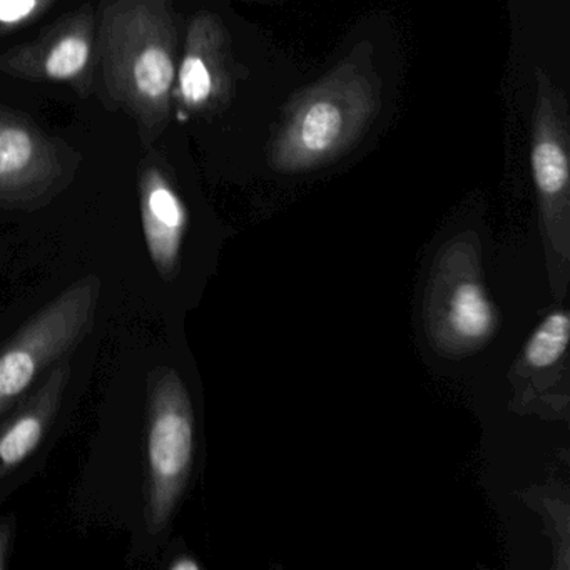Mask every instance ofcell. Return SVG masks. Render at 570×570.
Listing matches in <instances>:
<instances>
[{
	"label": "cell",
	"instance_id": "4",
	"mask_svg": "<svg viewBox=\"0 0 570 570\" xmlns=\"http://www.w3.org/2000/svg\"><path fill=\"white\" fill-rule=\"evenodd\" d=\"M146 525L158 533L168 525L191 475L195 413L176 370L158 368L149 380Z\"/></svg>",
	"mask_w": 570,
	"mask_h": 570
},
{
	"label": "cell",
	"instance_id": "8",
	"mask_svg": "<svg viewBox=\"0 0 570 570\" xmlns=\"http://www.w3.org/2000/svg\"><path fill=\"white\" fill-rule=\"evenodd\" d=\"M71 365L61 360L38 390L0 425V480L21 466L41 445L61 409Z\"/></svg>",
	"mask_w": 570,
	"mask_h": 570
},
{
	"label": "cell",
	"instance_id": "2",
	"mask_svg": "<svg viewBox=\"0 0 570 570\" xmlns=\"http://www.w3.org/2000/svg\"><path fill=\"white\" fill-rule=\"evenodd\" d=\"M362 48L293 99L269 146L273 169L302 173L328 165L368 128L380 108V81Z\"/></svg>",
	"mask_w": 570,
	"mask_h": 570
},
{
	"label": "cell",
	"instance_id": "10",
	"mask_svg": "<svg viewBox=\"0 0 570 570\" xmlns=\"http://www.w3.org/2000/svg\"><path fill=\"white\" fill-rule=\"evenodd\" d=\"M449 325L466 342H482L495 328V312L482 285L465 282L456 286L449 305Z\"/></svg>",
	"mask_w": 570,
	"mask_h": 570
},
{
	"label": "cell",
	"instance_id": "1",
	"mask_svg": "<svg viewBox=\"0 0 570 570\" xmlns=\"http://www.w3.org/2000/svg\"><path fill=\"white\" fill-rule=\"evenodd\" d=\"M99 56L109 98L136 119L151 145L171 115L176 31L169 0H111L99 26Z\"/></svg>",
	"mask_w": 570,
	"mask_h": 570
},
{
	"label": "cell",
	"instance_id": "7",
	"mask_svg": "<svg viewBox=\"0 0 570 570\" xmlns=\"http://www.w3.org/2000/svg\"><path fill=\"white\" fill-rule=\"evenodd\" d=\"M175 82L173 98L181 119L215 111L228 101L233 82L228 36L215 14L202 12L193 19Z\"/></svg>",
	"mask_w": 570,
	"mask_h": 570
},
{
	"label": "cell",
	"instance_id": "12",
	"mask_svg": "<svg viewBox=\"0 0 570 570\" xmlns=\"http://www.w3.org/2000/svg\"><path fill=\"white\" fill-rule=\"evenodd\" d=\"M56 0H0V36L28 26L45 14Z\"/></svg>",
	"mask_w": 570,
	"mask_h": 570
},
{
	"label": "cell",
	"instance_id": "14",
	"mask_svg": "<svg viewBox=\"0 0 570 570\" xmlns=\"http://www.w3.org/2000/svg\"><path fill=\"white\" fill-rule=\"evenodd\" d=\"M173 570H196L199 569V563L191 559L178 560V562L171 563Z\"/></svg>",
	"mask_w": 570,
	"mask_h": 570
},
{
	"label": "cell",
	"instance_id": "3",
	"mask_svg": "<svg viewBox=\"0 0 570 570\" xmlns=\"http://www.w3.org/2000/svg\"><path fill=\"white\" fill-rule=\"evenodd\" d=\"M99 295L98 276L78 279L0 346V419L46 370L81 345L95 325Z\"/></svg>",
	"mask_w": 570,
	"mask_h": 570
},
{
	"label": "cell",
	"instance_id": "9",
	"mask_svg": "<svg viewBox=\"0 0 570 570\" xmlns=\"http://www.w3.org/2000/svg\"><path fill=\"white\" fill-rule=\"evenodd\" d=\"M142 232L149 256L161 278L178 273L183 239L188 228V209L161 169L149 166L139 179Z\"/></svg>",
	"mask_w": 570,
	"mask_h": 570
},
{
	"label": "cell",
	"instance_id": "11",
	"mask_svg": "<svg viewBox=\"0 0 570 570\" xmlns=\"http://www.w3.org/2000/svg\"><path fill=\"white\" fill-rule=\"evenodd\" d=\"M570 322L567 313H552L539 326L525 348V358L533 368H547L559 362L569 345Z\"/></svg>",
	"mask_w": 570,
	"mask_h": 570
},
{
	"label": "cell",
	"instance_id": "5",
	"mask_svg": "<svg viewBox=\"0 0 570 570\" xmlns=\"http://www.w3.org/2000/svg\"><path fill=\"white\" fill-rule=\"evenodd\" d=\"M95 55V12L85 8L31 45L0 56V71L32 81L68 82L86 95L91 86Z\"/></svg>",
	"mask_w": 570,
	"mask_h": 570
},
{
	"label": "cell",
	"instance_id": "13",
	"mask_svg": "<svg viewBox=\"0 0 570 570\" xmlns=\"http://www.w3.org/2000/svg\"><path fill=\"white\" fill-rule=\"evenodd\" d=\"M9 542H11V527L4 523V525H0V569H4L6 567Z\"/></svg>",
	"mask_w": 570,
	"mask_h": 570
},
{
	"label": "cell",
	"instance_id": "6",
	"mask_svg": "<svg viewBox=\"0 0 570 570\" xmlns=\"http://www.w3.org/2000/svg\"><path fill=\"white\" fill-rule=\"evenodd\" d=\"M65 175L55 142L29 119L0 109V205L28 208Z\"/></svg>",
	"mask_w": 570,
	"mask_h": 570
}]
</instances>
